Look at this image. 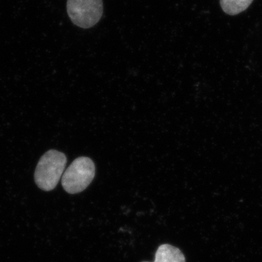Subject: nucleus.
I'll return each instance as SVG.
<instances>
[{"instance_id":"obj_1","label":"nucleus","mask_w":262,"mask_h":262,"mask_svg":"<svg viewBox=\"0 0 262 262\" xmlns=\"http://www.w3.org/2000/svg\"><path fill=\"white\" fill-rule=\"evenodd\" d=\"M66 155L56 150H50L39 160L34 179L39 189L49 192L59 182L67 164Z\"/></svg>"},{"instance_id":"obj_2","label":"nucleus","mask_w":262,"mask_h":262,"mask_svg":"<svg viewBox=\"0 0 262 262\" xmlns=\"http://www.w3.org/2000/svg\"><path fill=\"white\" fill-rule=\"evenodd\" d=\"M96 173V167L93 160L86 157H80L74 160L62 176V187L70 194H77L86 189Z\"/></svg>"},{"instance_id":"obj_3","label":"nucleus","mask_w":262,"mask_h":262,"mask_svg":"<svg viewBox=\"0 0 262 262\" xmlns=\"http://www.w3.org/2000/svg\"><path fill=\"white\" fill-rule=\"evenodd\" d=\"M67 5L71 20L80 28H91L103 15L102 0H67Z\"/></svg>"},{"instance_id":"obj_4","label":"nucleus","mask_w":262,"mask_h":262,"mask_svg":"<svg viewBox=\"0 0 262 262\" xmlns=\"http://www.w3.org/2000/svg\"><path fill=\"white\" fill-rule=\"evenodd\" d=\"M153 262H186V258L179 248L170 244H163L157 250Z\"/></svg>"},{"instance_id":"obj_5","label":"nucleus","mask_w":262,"mask_h":262,"mask_svg":"<svg viewBox=\"0 0 262 262\" xmlns=\"http://www.w3.org/2000/svg\"><path fill=\"white\" fill-rule=\"evenodd\" d=\"M253 0H220L221 6L227 14L234 15L247 9Z\"/></svg>"}]
</instances>
